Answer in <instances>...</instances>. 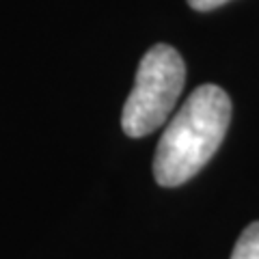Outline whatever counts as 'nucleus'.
<instances>
[{
    "instance_id": "f257e3e1",
    "label": "nucleus",
    "mask_w": 259,
    "mask_h": 259,
    "mask_svg": "<svg viewBox=\"0 0 259 259\" xmlns=\"http://www.w3.org/2000/svg\"><path fill=\"white\" fill-rule=\"evenodd\" d=\"M231 100L221 87H197L166 125L153 156V177L173 188L188 182L203 168L227 134Z\"/></svg>"
},
{
    "instance_id": "f03ea898",
    "label": "nucleus",
    "mask_w": 259,
    "mask_h": 259,
    "mask_svg": "<svg viewBox=\"0 0 259 259\" xmlns=\"http://www.w3.org/2000/svg\"><path fill=\"white\" fill-rule=\"evenodd\" d=\"M184 82L186 65L175 48L158 44L147 50L121 115L123 132L132 139H141L158 130L171 117Z\"/></svg>"
},
{
    "instance_id": "7ed1b4c3",
    "label": "nucleus",
    "mask_w": 259,
    "mask_h": 259,
    "mask_svg": "<svg viewBox=\"0 0 259 259\" xmlns=\"http://www.w3.org/2000/svg\"><path fill=\"white\" fill-rule=\"evenodd\" d=\"M231 259H259V223H250L242 231Z\"/></svg>"
},
{
    "instance_id": "20e7f679",
    "label": "nucleus",
    "mask_w": 259,
    "mask_h": 259,
    "mask_svg": "<svg viewBox=\"0 0 259 259\" xmlns=\"http://www.w3.org/2000/svg\"><path fill=\"white\" fill-rule=\"evenodd\" d=\"M225 3H229V0H188V5L197 11H212V9L223 7Z\"/></svg>"
}]
</instances>
